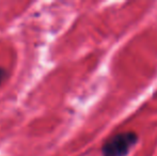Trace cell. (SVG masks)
Returning a JSON list of instances; mask_svg holds the SVG:
<instances>
[{
    "instance_id": "6da1fadb",
    "label": "cell",
    "mask_w": 157,
    "mask_h": 156,
    "mask_svg": "<svg viewBox=\"0 0 157 156\" xmlns=\"http://www.w3.org/2000/svg\"><path fill=\"white\" fill-rule=\"evenodd\" d=\"M138 142L134 131H123L110 137L101 148L103 156H126Z\"/></svg>"
},
{
    "instance_id": "7a4b0ae2",
    "label": "cell",
    "mask_w": 157,
    "mask_h": 156,
    "mask_svg": "<svg viewBox=\"0 0 157 156\" xmlns=\"http://www.w3.org/2000/svg\"><path fill=\"white\" fill-rule=\"evenodd\" d=\"M6 72L4 71V69L0 67V83L3 81V79L6 78Z\"/></svg>"
}]
</instances>
